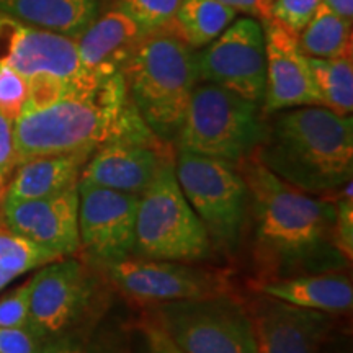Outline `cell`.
I'll list each match as a JSON object with an SVG mask.
<instances>
[{
    "mask_svg": "<svg viewBox=\"0 0 353 353\" xmlns=\"http://www.w3.org/2000/svg\"><path fill=\"white\" fill-rule=\"evenodd\" d=\"M249 190L254 263L260 281L345 272L335 245V203L283 182L255 154L236 165Z\"/></svg>",
    "mask_w": 353,
    "mask_h": 353,
    "instance_id": "cell-1",
    "label": "cell"
},
{
    "mask_svg": "<svg viewBox=\"0 0 353 353\" xmlns=\"http://www.w3.org/2000/svg\"><path fill=\"white\" fill-rule=\"evenodd\" d=\"M92 298V280L81 260L70 257L46 263L32 276L30 330L43 342L69 334Z\"/></svg>",
    "mask_w": 353,
    "mask_h": 353,
    "instance_id": "cell-11",
    "label": "cell"
},
{
    "mask_svg": "<svg viewBox=\"0 0 353 353\" xmlns=\"http://www.w3.org/2000/svg\"><path fill=\"white\" fill-rule=\"evenodd\" d=\"M87 348L79 339L72 337L70 334L61 335V337L51 339L44 342L39 353H85Z\"/></svg>",
    "mask_w": 353,
    "mask_h": 353,
    "instance_id": "cell-34",
    "label": "cell"
},
{
    "mask_svg": "<svg viewBox=\"0 0 353 353\" xmlns=\"http://www.w3.org/2000/svg\"><path fill=\"white\" fill-rule=\"evenodd\" d=\"M0 13L77 39L97 19V0H0Z\"/></svg>",
    "mask_w": 353,
    "mask_h": 353,
    "instance_id": "cell-21",
    "label": "cell"
},
{
    "mask_svg": "<svg viewBox=\"0 0 353 353\" xmlns=\"http://www.w3.org/2000/svg\"><path fill=\"white\" fill-rule=\"evenodd\" d=\"M32 278L0 298V327L30 329Z\"/></svg>",
    "mask_w": 353,
    "mask_h": 353,
    "instance_id": "cell-29",
    "label": "cell"
},
{
    "mask_svg": "<svg viewBox=\"0 0 353 353\" xmlns=\"http://www.w3.org/2000/svg\"><path fill=\"white\" fill-rule=\"evenodd\" d=\"M321 3L342 19L353 20V0H321Z\"/></svg>",
    "mask_w": 353,
    "mask_h": 353,
    "instance_id": "cell-35",
    "label": "cell"
},
{
    "mask_svg": "<svg viewBox=\"0 0 353 353\" xmlns=\"http://www.w3.org/2000/svg\"><path fill=\"white\" fill-rule=\"evenodd\" d=\"M110 278L128 298L141 304H162L231 293L226 272L193 267L187 262L126 257L108 265Z\"/></svg>",
    "mask_w": 353,
    "mask_h": 353,
    "instance_id": "cell-9",
    "label": "cell"
},
{
    "mask_svg": "<svg viewBox=\"0 0 353 353\" xmlns=\"http://www.w3.org/2000/svg\"><path fill=\"white\" fill-rule=\"evenodd\" d=\"M161 330L183 353H255L245 304L231 296L159 304Z\"/></svg>",
    "mask_w": 353,
    "mask_h": 353,
    "instance_id": "cell-8",
    "label": "cell"
},
{
    "mask_svg": "<svg viewBox=\"0 0 353 353\" xmlns=\"http://www.w3.org/2000/svg\"><path fill=\"white\" fill-rule=\"evenodd\" d=\"M132 252L144 259L187 263L213 254L208 232L176 182L175 161L162 165L139 195Z\"/></svg>",
    "mask_w": 353,
    "mask_h": 353,
    "instance_id": "cell-6",
    "label": "cell"
},
{
    "mask_svg": "<svg viewBox=\"0 0 353 353\" xmlns=\"http://www.w3.org/2000/svg\"><path fill=\"white\" fill-rule=\"evenodd\" d=\"M254 154L283 182L329 198L353 179V120L321 105L283 110Z\"/></svg>",
    "mask_w": 353,
    "mask_h": 353,
    "instance_id": "cell-3",
    "label": "cell"
},
{
    "mask_svg": "<svg viewBox=\"0 0 353 353\" xmlns=\"http://www.w3.org/2000/svg\"><path fill=\"white\" fill-rule=\"evenodd\" d=\"M175 175L211 244L228 254L236 252L249 219V190L237 167L179 149Z\"/></svg>",
    "mask_w": 353,
    "mask_h": 353,
    "instance_id": "cell-7",
    "label": "cell"
},
{
    "mask_svg": "<svg viewBox=\"0 0 353 353\" xmlns=\"http://www.w3.org/2000/svg\"><path fill=\"white\" fill-rule=\"evenodd\" d=\"M259 105L214 83L198 82L175 139L179 149L237 165L254 154L267 132Z\"/></svg>",
    "mask_w": 353,
    "mask_h": 353,
    "instance_id": "cell-5",
    "label": "cell"
},
{
    "mask_svg": "<svg viewBox=\"0 0 353 353\" xmlns=\"http://www.w3.org/2000/svg\"><path fill=\"white\" fill-rule=\"evenodd\" d=\"M167 141H112L88 157L81 180L117 192L141 195L167 162L176 154L165 148Z\"/></svg>",
    "mask_w": 353,
    "mask_h": 353,
    "instance_id": "cell-17",
    "label": "cell"
},
{
    "mask_svg": "<svg viewBox=\"0 0 353 353\" xmlns=\"http://www.w3.org/2000/svg\"><path fill=\"white\" fill-rule=\"evenodd\" d=\"M149 330H151L149 334H151V341H152L154 348H156V353H183L165 337L161 329H149Z\"/></svg>",
    "mask_w": 353,
    "mask_h": 353,
    "instance_id": "cell-36",
    "label": "cell"
},
{
    "mask_svg": "<svg viewBox=\"0 0 353 353\" xmlns=\"http://www.w3.org/2000/svg\"><path fill=\"white\" fill-rule=\"evenodd\" d=\"M3 196H6V188H3L2 185H0V205H2V201H3Z\"/></svg>",
    "mask_w": 353,
    "mask_h": 353,
    "instance_id": "cell-39",
    "label": "cell"
},
{
    "mask_svg": "<svg viewBox=\"0 0 353 353\" xmlns=\"http://www.w3.org/2000/svg\"><path fill=\"white\" fill-rule=\"evenodd\" d=\"M0 59L26 82L54 79L69 87H95L108 77H95L82 68L77 41L65 34L34 28L10 19Z\"/></svg>",
    "mask_w": 353,
    "mask_h": 353,
    "instance_id": "cell-12",
    "label": "cell"
},
{
    "mask_svg": "<svg viewBox=\"0 0 353 353\" xmlns=\"http://www.w3.org/2000/svg\"><path fill=\"white\" fill-rule=\"evenodd\" d=\"M335 203V245L341 254L352 263L353 259V195L352 182L334 193Z\"/></svg>",
    "mask_w": 353,
    "mask_h": 353,
    "instance_id": "cell-27",
    "label": "cell"
},
{
    "mask_svg": "<svg viewBox=\"0 0 353 353\" xmlns=\"http://www.w3.org/2000/svg\"><path fill=\"white\" fill-rule=\"evenodd\" d=\"M156 136L132 107L121 72L44 107L21 110L13 121L19 164L57 154H94L112 141H151Z\"/></svg>",
    "mask_w": 353,
    "mask_h": 353,
    "instance_id": "cell-2",
    "label": "cell"
},
{
    "mask_svg": "<svg viewBox=\"0 0 353 353\" xmlns=\"http://www.w3.org/2000/svg\"><path fill=\"white\" fill-rule=\"evenodd\" d=\"M128 97L145 125L167 141L176 139L196 87V52L167 26L148 33L121 69Z\"/></svg>",
    "mask_w": 353,
    "mask_h": 353,
    "instance_id": "cell-4",
    "label": "cell"
},
{
    "mask_svg": "<svg viewBox=\"0 0 353 353\" xmlns=\"http://www.w3.org/2000/svg\"><path fill=\"white\" fill-rule=\"evenodd\" d=\"M15 278L17 276L12 275L10 272H7V270H3V268H0V291L6 288L8 283H12V281L15 280Z\"/></svg>",
    "mask_w": 353,
    "mask_h": 353,
    "instance_id": "cell-37",
    "label": "cell"
},
{
    "mask_svg": "<svg viewBox=\"0 0 353 353\" xmlns=\"http://www.w3.org/2000/svg\"><path fill=\"white\" fill-rule=\"evenodd\" d=\"M255 353H319L332 329L330 314L259 293L245 304Z\"/></svg>",
    "mask_w": 353,
    "mask_h": 353,
    "instance_id": "cell-14",
    "label": "cell"
},
{
    "mask_svg": "<svg viewBox=\"0 0 353 353\" xmlns=\"http://www.w3.org/2000/svg\"><path fill=\"white\" fill-rule=\"evenodd\" d=\"M85 353H114L112 348H107V347H99V345H94L90 347Z\"/></svg>",
    "mask_w": 353,
    "mask_h": 353,
    "instance_id": "cell-38",
    "label": "cell"
},
{
    "mask_svg": "<svg viewBox=\"0 0 353 353\" xmlns=\"http://www.w3.org/2000/svg\"><path fill=\"white\" fill-rule=\"evenodd\" d=\"M148 33L118 8L97 17L76 39L82 68L95 77L120 74Z\"/></svg>",
    "mask_w": 353,
    "mask_h": 353,
    "instance_id": "cell-18",
    "label": "cell"
},
{
    "mask_svg": "<svg viewBox=\"0 0 353 353\" xmlns=\"http://www.w3.org/2000/svg\"><path fill=\"white\" fill-rule=\"evenodd\" d=\"M321 0H273L272 20L278 21L294 34L311 21Z\"/></svg>",
    "mask_w": 353,
    "mask_h": 353,
    "instance_id": "cell-30",
    "label": "cell"
},
{
    "mask_svg": "<svg viewBox=\"0 0 353 353\" xmlns=\"http://www.w3.org/2000/svg\"><path fill=\"white\" fill-rule=\"evenodd\" d=\"M236 13H245L250 19L267 23L272 20L273 0H221Z\"/></svg>",
    "mask_w": 353,
    "mask_h": 353,
    "instance_id": "cell-33",
    "label": "cell"
},
{
    "mask_svg": "<svg viewBox=\"0 0 353 353\" xmlns=\"http://www.w3.org/2000/svg\"><path fill=\"white\" fill-rule=\"evenodd\" d=\"M257 293L268 294L294 306L325 314H347L353 307L352 278L345 272H327L285 280L257 281Z\"/></svg>",
    "mask_w": 353,
    "mask_h": 353,
    "instance_id": "cell-19",
    "label": "cell"
},
{
    "mask_svg": "<svg viewBox=\"0 0 353 353\" xmlns=\"http://www.w3.org/2000/svg\"><path fill=\"white\" fill-rule=\"evenodd\" d=\"M88 152L34 157L19 164L7 183L3 200H34L77 187Z\"/></svg>",
    "mask_w": 353,
    "mask_h": 353,
    "instance_id": "cell-20",
    "label": "cell"
},
{
    "mask_svg": "<svg viewBox=\"0 0 353 353\" xmlns=\"http://www.w3.org/2000/svg\"><path fill=\"white\" fill-rule=\"evenodd\" d=\"M77 192L81 249L105 265L130 257L139 196L82 180Z\"/></svg>",
    "mask_w": 353,
    "mask_h": 353,
    "instance_id": "cell-13",
    "label": "cell"
},
{
    "mask_svg": "<svg viewBox=\"0 0 353 353\" xmlns=\"http://www.w3.org/2000/svg\"><path fill=\"white\" fill-rule=\"evenodd\" d=\"M26 94L28 87L25 79L0 59V113L15 121L23 110Z\"/></svg>",
    "mask_w": 353,
    "mask_h": 353,
    "instance_id": "cell-28",
    "label": "cell"
},
{
    "mask_svg": "<svg viewBox=\"0 0 353 353\" xmlns=\"http://www.w3.org/2000/svg\"><path fill=\"white\" fill-rule=\"evenodd\" d=\"M183 0H120L117 8L145 32L164 28L179 12Z\"/></svg>",
    "mask_w": 353,
    "mask_h": 353,
    "instance_id": "cell-26",
    "label": "cell"
},
{
    "mask_svg": "<svg viewBox=\"0 0 353 353\" xmlns=\"http://www.w3.org/2000/svg\"><path fill=\"white\" fill-rule=\"evenodd\" d=\"M43 343L30 329L0 327V353H39Z\"/></svg>",
    "mask_w": 353,
    "mask_h": 353,
    "instance_id": "cell-32",
    "label": "cell"
},
{
    "mask_svg": "<svg viewBox=\"0 0 353 353\" xmlns=\"http://www.w3.org/2000/svg\"><path fill=\"white\" fill-rule=\"evenodd\" d=\"M321 107L350 117L353 112V61L352 56L317 59L307 57Z\"/></svg>",
    "mask_w": 353,
    "mask_h": 353,
    "instance_id": "cell-24",
    "label": "cell"
},
{
    "mask_svg": "<svg viewBox=\"0 0 353 353\" xmlns=\"http://www.w3.org/2000/svg\"><path fill=\"white\" fill-rule=\"evenodd\" d=\"M265 38L263 114L321 105L307 56L298 46V34L275 20L262 23Z\"/></svg>",
    "mask_w": 353,
    "mask_h": 353,
    "instance_id": "cell-16",
    "label": "cell"
},
{
    "mask_svg": "<svg viewBox=\"0 0 353 353\" xmlns=\"http://www.w3.org/2000/svg\"><path fill=\"white\" fill-rule=\"evenodd\" d=\"M19 167V159L13 139V121L0 113V185L7 188L13 172Z\"/></svg>",
    "mask_w": 353,
    "mask_h": 353,
    "instance_id": "cell-31",
    "label": "cell"
},
{
    "mask_svg": "<svg viewBox=\"0 0 353 353\" xmlns=\"http://www.w3.org/2000/svg\"><path fill=\"white\" fill-rule=\"evenodd\" d=\"M61 257L20 234L10 231L0 221V268L19 278Z\"/></svg>",
    "mask_w": 353,
    "mask_h": 353,
    "instance_id": "cell-25",
    "label": "cell"
},
{
    "mask_svg": "<svg viewBox=\"0 0 353 353\" xmlns=\"http://www.w3.org/2000/svg\"><path fill=\"white\" fill-rule=\"evenodd\" d=\"M0 221L10 231L54 252L70 257L81 249L79 192L72 187L52 196L34 200H3Z\"/></svg>",
    "mask_w": 353,
    "mask_h": 353,
    "instance_id": "cell-15",
    "label": "cell"
},
{
    "mask_svg": "<svg viewBox=\"0 0 353 353\" xmlns=\"http://www.w3.org/2000/svg\"><path fill=\"white\" fill-rule=\"evenodd\" d=\"M298 46L303 54L317 59L352 56V21L321 3L311 21L299 32Z\"/></svg>",
    "mask_w": 353,
    "mask_h": 353,
    "instance_id": "cell-23",
    "label": "cell"
},
{
    "mask_svg": "<svg viewBox=\"0 0 353 353\" xmlns=\"http://www.w3.org/2000/svg\"><path fill=\"white\" fill-rule=\"evenodd\" d=\"M236 19V12L221 0H183L167 25L175 37L193 50L208 46Z\"/></svg>",
    "mask_w": 353,
    "mask_h": 353,
    "instance_id": "cell-22",
    "label": "cell"
},
{
    "mask_svg": "<svg viewBox=\"0 0 353 353\" xmlns=\"http://www.w3.org/2000/svg\"><path fill=\"white\" fill-rule=\"evenodd\" d=\"M206 50L196 52L198 81L262 103L265 94V38L260 21L244 17L231 25Z\"/></svg>",
    "mask_w": 353,
    "mask_h": 353,
    "instance_id": "cell-10",
    "label": "cell"
}]
</instances>
